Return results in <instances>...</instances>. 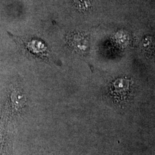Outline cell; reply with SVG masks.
I'll use <instances>...</instances> for the list:
<instances>
[{
	"mask_svg": "<svg viewBox=\"0 0 155 155\" xmlns=\"http://www.w3.org/2000/svg\"><path fill=\"white\" fill-rule=\"evenodd\" d=\"M130 87V81L124 78L118 79L113 84L112 91L117 98L122 100L126 96Z\"/></svg>",
	"mask_w": 155,
	"mask_h": 155,
	"instance_id": "obj_1",
	"label": "cell"
},
{
	"mask_svg": "<svg viewBox=\"0 0 155 155\" xmlns=\"http://www.w3.org/2000/svg\"><path fill=\"white\" fill-rule=\"evenodd\" d=\"M74 2L75 7L82 11L88 10L90 6V0H74Z\"/></svg>",
	"mask_w": 155,
	"mask_h": 155,
	"instance_id": "obj_3",
	"label": "cell"
},
{
	"mask_svg": "<svg viewBox=\"0 0 155 155\" xmlns=\"http://www.w3.org/2000/svg\"><path fill=\"white\" fill-rule=\"evenodd\" d=\"M11 100L13 107L17 110L22 108L26 104L25 96L20 89H12Z\"/></svg>",
	"mask_w": 155,
	"mask_h": 155,
	"instance_id": "obj_2",
	"label": "cell"
}]
</instances>
